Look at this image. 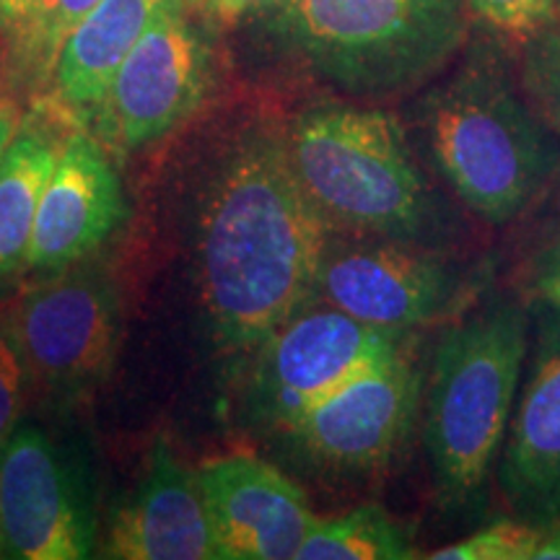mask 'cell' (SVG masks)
<instances>
[{"label": "cell", "mask_w": 560, "mask_h": 560, "mask_svg": "<svg viewBox=\"0 0 560 560\" xmlns=\"http://www.w3.org/2000/svg\"><path fill=\"white\" fill-rule=\"evenodd\" d=\"M335 231L293 172L285 130L252 128L223 153L198 215V285L213 338L255 353L314 304Z\"/></svg>", "instance_id": "obj_1"}, {"label": "cell", "mask_w": 560, "mask_h": 560, "mask_svg": "<svg viewBox=\"0 0 560 560\" xmlns=\"http://www.w3.org/2000/svg\"><path fill=\"white\" fill-rule=\"evenodd\" d=\"M285 145L296 179L335 234L450 249L457 221L420 172L392 112L314 104L289 125Z\"/></svg>", "instance_id": "obj_2"}, {"label": "cell", "mask_w": 560, "mask_h": 560, "mask_svg": "<svg viewBox=\"0 0 560 560\" xmlns=\"http://www.w3.org/2000/svg\"><path fill=\"white\" fill-rule=\"evenodd\" d=\"M532 342V310L509 293L452 319L433 348L423 402V446L444 511H470L506 439Z\"/></svg>", "instance_id": "obj_3"}, {"label": "cell", "mask_w": 560, "mask_h": 560, "mask_svg": "<svg viewBox=\"0 0 560 560\" xmlns=\"http://www.w3.org/2000/svg\"><path fill=\"white\" fill-rule=\"evenodd\" d=\"M433 172L462 206L490 226L527 215L560 172V140L506 70L472 58L418 104Z\"/></svg>", "instance_id": "obj_4"}, {"label": "cell", "mask_w": 560, "mask_h": 560, "mask_svg": "<svg viewBox=\"0 0 560 560\" xmlns=\"http://www.w3.org/2000/svg\"><path fill=\"white\" fill-rule=\"evenodd\" d=\"M265 13L299 68L366 104L425 86L470 30L467 0H278Z\"/></svg>", "instance_id": "obj_5"}, {"label": "cell", "mask_w": 560, "mask_h": 560, "mask_svg": "<svg viewBox=\"0 0 560 560\" xmlns=\"http://www.w3.org/2000/svg\"><path fill=\"white\" fill-rule=\"evenodd\" d=\"M493 265L462 262L444 247L335 234L314 301L389 330L452 322L486 296Z\"/></svg>", "instance_id": "obj_6"}, {"label": "cell", "mask_w": 560, "mask_h": 560, "mask_svg": "<svg viewBox=\"0 0 560 560\" xmlns=\"http://www.w3.org/2000/svg\"><path fill=\"white\" fill-rule=\"evenodd\" d=\"M177 0L145 30L112 75L89 130L112 156H128L179 128L206 100L213 52L195 9Z\"/></svg>", "instance_id": "obj_7"}, {"label": "cell", "mask_w": 560, "mask_h": 560, "mask_svg": "<svg viewBox=\"0 0 560 560\" xmlns=\"http://www.w3.org/2000/svg\"><path fill=\"white\" fill-rule=\"evenodd\" d=\"M30 376L50 395L94 392L115 369L122 338L120 293L86 260L50 272L21 296L11 317Z\"/></svg>", "instance_id": "obj_8"}, {"label": "cell", "mask_w": 560, "mask_h": 560, "mask_svg": "<svg viewBox=\"0 0 560 560\" xmlns=\"http://www.w3.org/2000/svg\"><path fill=\"white\" fill-rule=\"evenodd\" d=\"M0 537L19 560H83L94 552L96 511L89 467L34 423L0 444Z\"/></svg>", "instance_id": "obj_9"}, {"label": "cell", "mask_w": 560, "mask_h": 560, "mask_svg": "<svg viewBox=\"0 0 560 560\" xmlns=\"http://www.w3.org/2000/svg\"><path fill=\"white\" fill-rule=\"evenodd\" d=\"M408 342V330L369 325L314 301L255 350L257 410L285 429L322 397L397 355Z\"/></svg>", "instance_id": "obj_10"}, {"label": "cell", "mask_w": 560, "mask_h": 560, "mask_svg": "<svg viewBox=\"0 0 560 560\" xmlns=\"http://www.w3.org/2000/svg\"><path fill=\"white\" fill-rule=\"evenodd\" d=\"M423 405V371L410 346L342 384L285 425L296 450L340 475L382 472L392 465Z\"/></svg>", "instance_id": "obj_11"}, {"label": "cell", "mask_w": 560, "mask_h": 560, "mask_svg": "<svg viewBox=\"0 0 560 560\" xmlns=\"http://www.w3.org/2000/svg\"><path fill=\"white\" fill-rule=\"evenodd\" d=\"M495 486L511 516L560 520V312L537 301L522 387L495 462Z\"/></svg>", "instance_id": "obj_12"}, {"label": "cell", "mask_w": 560, "mask_h": 560, "mask_svg": "<svg viewBox=\"0 0 560 560\" xmlns=\"http://www.w3.org/2000/svg\"><path fill=\"white\" fill-rule=\"evenodd\" d=\"M200 486L219 560H296L317 522L304 490L255 454L202 462Z\"/></svg>", "instance_id": "obj_13"}, {"label": "cell", "mask_w": 560, "mask_h": 560, "mask_svg": "<svg viewBox=\"0 0 560 560\" xmlns=\"http://www.w3.org/2000/svg\"><path fill=\"white\" fill-rule=\"evenodd\" d=\"M125 221V195L115 156L89 125L75 122L42 195L26 270L50 272L89 260Z\"/></svg>", "instance_id": "obj_14"}, {"label": "cell", "mask_w": 560, "mask_h": 560, "mask_svg": "<svg viewBox=\"0 0 560 560\" xmlns=\"http://www.w3.org/2000/svg\"><path fill=\"white\" fill-rule=\"evenodd\" d=\"M104 556L120 560H219L200 470L156 441L136 490L112 514Z\"/></svg>", "instance_id": "obj_15"}, {"label": "cell", "mask_w": 560, "mask_h": 560, "mask_svg": "<svg viewBox=\"0 0 560 560\" xmlns=\"http://www.w3.org/2000/svg\"><path fill=\"white\" fill-rule=\"evenodd\" d=\"M81 122L50 94L24 109L16 136L0 159V278L26 270L42 195L70 128Z\"/></svg>", "instance_id": "obj_16"}, {"label": "cell", "mask_w": 560, "mask_h": 560, "mask_svg": "<svg viewBox=\"0 0 560 560\" xmlns=\"http://www.w3.org/2000/svg\"><path fill=\"white\" fill-rule=\"evenodd\" d=\"M172 3L177 0H102L62 42L50 96L89 125L125 55Z\"/></svg>", "instance_id": "obj_17"}, {"label": "cell", "mask_w": 560, "mask_h": 560, "mask_svg": "<svg viewBox=\"0 0 560 560\" xmlns=\"http://www.w3.org/2000/svg\"><path fill=\"white\" fill-rule=\"evenodd\" d=\"M412 529L380 503H361L340 516H317L296 560H410Z\"/></svg>", "instance_id": "obj_18"}, {"label": "cell", "mask_w": 560, "mask_h": 560, "mask_svg": "<svg viewBox=\"0 0 560 560\" xmlns=\"http://www.w3.org/2000/svg\"><path fill=\"white\" fill-rule=\"evenodd\" d=\"M520 86L535 115L560 136V26H542L524 39Z\"/></svg>", "instance_id": "obj_19"}, {"label": "cell", "mask_w": 560, "mask_h": 560, "mask_svg": "<svg viewBox=\"0 0 560 560\" xmlns=\"http://www.w3.org/2000/svg\"><path fill=\"white\" fill-rule=\"evenodd\" d=\"M100 3L102 0H45L39 24L13 83H50L62 42Z\"/></svg>", "instance_id": "obj_20"}, {"label": "cell", "mask_w": 560, "mask_h": 560, "mask_svg": "<svg viewBox=\"0 0 560 560\" xmlns=\"http://www.w3.org/2000/svg\"><path fill=\"white\" fill-rule=\"evenodd\" d=\"M545 527L516 516L499 520L472 535L433 550L431 560H532Z\"/></svg>", "instance_id": "obj_21"}, {"label": "cell", "mask_w": 560, "mask_h": 560, "mask_svg": "<svg viewBox=\"0 0 560 560\" xmlns=\"http://www.w3.org/2000/svg\"><path fill=\"white\" fill-rule=\"evenodd\" d=\"M24 350L19 346L11 319H0V444L21 423L26 382H30Z\"/></svg>", "instance_id": "obj_22"}, {"label": "cell", "mask_w": 560, "mask_h": 560, "mask_svg": "<svg viewBox=\"0 0 560 560\" xmlns=\"http://www.w3.org/2000/svg\"><path fill=\"white\" fill-rule=\"evenodd\" d=\"M475 16L509 34L514 39H527L542 26H548L556 13V0H467Z\"/></svg>", "instance_id": "obj_23"}, {"label": "cell", "mask_w": 560, "mask_h": 560, "mask_svg": "<svg viewBox=\"0 0 560 560\" xmlns=\"http://www.w3.org/2000/svg\"><path fill=\"white\" fill-rule=\"evenodd\" d=\"M45 0H0V45L5 55V73L16 75L26 47L37 30Z\"/></svg>", "instance_id": "obj_24"}, {"label": "cell", "mask_w": 560, "mask_h": 560, "mask_svg": "<svg viewBox=\"0 0 560 560\" xmlns=\"http://www.w3.org/2000/svg\"><path fill=\"white\" fill-rule=\"evenodd\" d=\"M529 289L537 301L560 312V236L532 260Z\"/></svg>", "instance_id": "obj_25"}, {"label": "cell", "mask_w": 560, "mask_h": 560, "mask_svg": "<svg viewBox=\"0 0 560 560\" xmlns=\"http://www.w3.org/2000/svg\"><path fill=\"white\" fill-rule=\"evenodd\" d=\"M21 120H24V107H21L11 75L3 70L0 73V159L16 136Z\"/></svg>", "instance_id": "obj_26"}, {"label": "cell", "mask_w": 560, "mask_h": 560, "mask_svg": "<svg viewBox=\"0 0 560 560\" xmlns=\"http://www.w3.org/2000/svg\"><path fill=\"white\" fill-rule=\"evenodd\" d=\"M278 0H200L202 11L208 13L210 19H215L219 24H236L249 13H260L270 9Z\"/></svg>", "instance_id": "obj_27"}, {"label": "cell", "mask_w": 560, "mask_h": 560, "mask_svg": "<svg viewBox=\"0 0 560 560\" xmlns=\"http://www.w3.org/2000/svg\"><path fill=\"white\" fill-rule=\"evenodd\" d=\"M532 560H560V520L545 524V532Z\"/></svg>", "instance_id": "obj_28"}, {"label": "cell", "mask_w": 560, "mask_h": 560, "mask_svg": "<svg viewBox=\"0 0 560 560\" xmlns=\"http://www.w3.org/2000/svg\"><path fill=\"white\" fill-rule=\"evenodd\" d=\"M0 556H3V537H0Z\"/></svg>", "instance_id": "obj_29"}, {"label": "cell", "mask_w": 560, "mask_h": 560, "mask_svg": "<svg viewBox=\"0 0 560 560\" xmlns=\"http://www.w3.org/2000/svg\"><path fill=\"white\" fill-rule=\"evenodd\" d=\"M558 3H560V0H556V5H558Z\"/></svg>", "instance_id": "obj_30"}]
</instances>
